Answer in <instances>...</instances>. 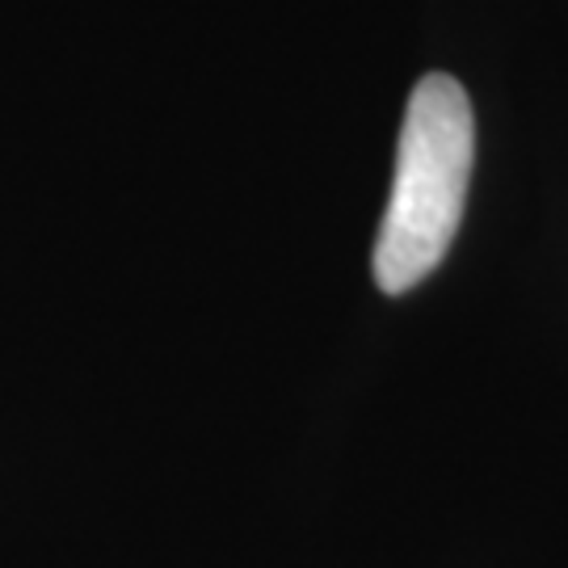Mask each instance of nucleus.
<instances>
[{
  "instance_id": "f257e3e1",
  "label": "nucleus",
  "mask_w": 568,
  "mask_h": 568,
  "mask_svg": "<svg viewBox=\"0 0 568 568\" xmlns=\"http://www.w3.org/2000/svg\"><path fill=\"white\" fill-rule=\"evenodd\" d=\"M471 156L476 119L464 84L426 72L408 93L392 199L375 236V283L384 295L413 291L447 257L464 220Z\"/></svg>"
}]
</instances>
